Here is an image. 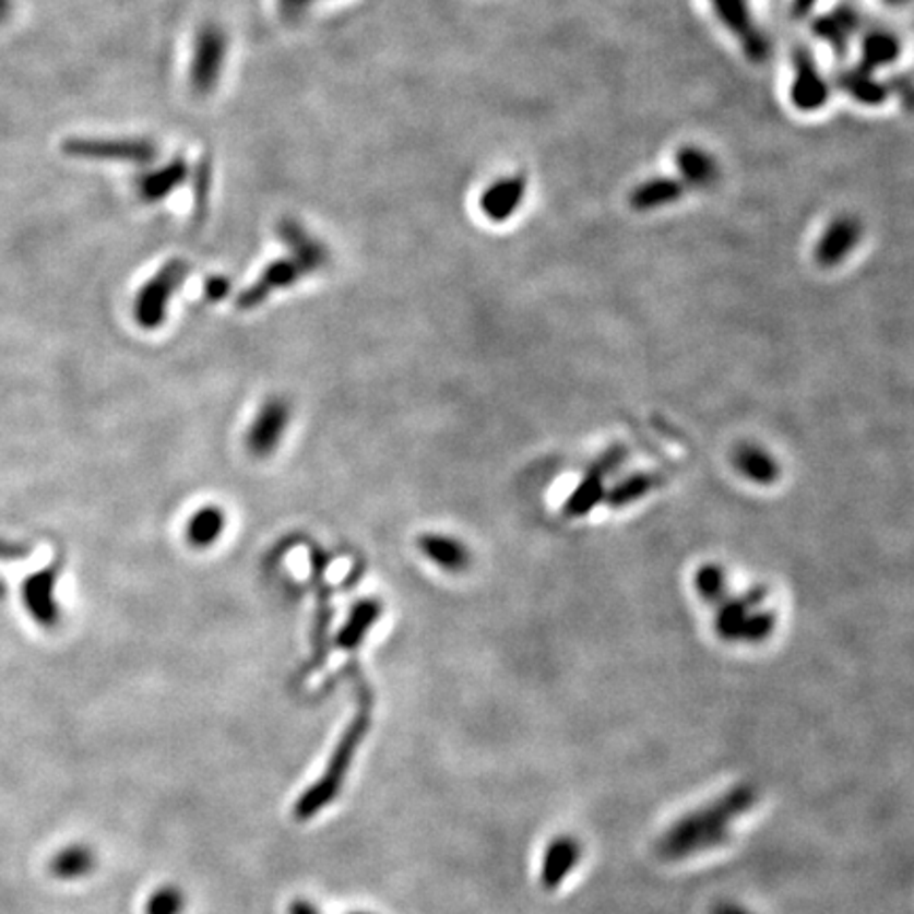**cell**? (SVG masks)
<instances>
[{"instance_id": "cell-1", "label": "cell", "mask_w": 914, "mask_h": 914, "mask_svg": "<svg viewBox=\"0 0 914 914\" xmlns=\"http://www.w3.org/2000/svg\"><path fill=\"white\" fill-rule=\"evenodd\" d=\"M758 790L751 783H739L726 790L708 805L686 812L674 821L656 841V855L665 862H679L724 845L733 826L758 805Z\"/></svg>"}, {"instance_id": "cell-2", "label": "cell", "mask_w": 914, "mask_h": 914, "mask_svg": "<svg viewBox=\"0 0 914 914\" xmlns=\"http://www.w3.org/2000/svg\"><path fill=\"white\" fill-rule=\"evenodd\" d=\"M352 679L356 684V692L360 697L363 710L358 713V717L349 724V728L345 731V735L341 737V744H339L335 753H333V758H331V762H329V769H327L324 778L320 779L316 785H311L305 792L304 796H301V800L297 803L295 812H297L299 819L313 817L316 812L324 809L337 796V792L341 790V785H343L345 773L349 771L352 758H354L358 745L363 741V737L367 735V726H369V720H371V711H369L372 701L371 690H369V684L365 681V677L360 676V674H354Z\"/></svg>"}, {"instance_id": "cell-3", "label": "cell", "mask_w": 914, "mask_h": 914, "mask_svg": "<svg viewBox=\"0 0 914 914\" xmlns=\"http://www.w3.org/2000/svg\"><path fill=\"white\" fill-rule=\"evenodd\" d=\"M717 22L735 36L751 64H764L773 54L771 36L758 26L751 0H710Z\"/></svg>"}, {"instance_id": "cell-4", "label": "cell", "mask_w": 914, "mask_h": 914, "mask_svg": "<svg viewBox=\"0 0 914 914\" xmlns=\"http://www.w3.org/2000/svg\"><path fill=\"white\" fill-rule=\"evenodd\" d=\"M62 153L70 159L151 164L157 157V144L149 138H83L74 135L62 142Z\"/></svg>"}, {"instance_id": "cell-5", "label": "cell", "mask_w": 914, "mask_h": 914, "mask_svg": "<svg viewBox=\"0 0 914 914\" xmlns=\"http://www.w3.org/2000/svg\"><path fill=\"white\" fill-rule=\"evenodd\" d=\"M189 271L191 265L187 261L171 259L140 288L134 301V318L142 329L153 331L164 324L169 301L187 280Z\"/></svg>"}, {"instance_id": "cell-6", "label": "cell", "mask_w": 914, "mask_h": 914, "mask_svg": "<svg viewBox=\"0 0 914 914\" xmlns=\"http://www.w3.org/2000/svg\"><path fill=\"white\" fill-rule=\"evenodd\" d=\"M762 600V593H751L739 602H724L715 618L717 636L726 642H764L775 629V616L756 612Z\"/></svg>"}, {"instance_id": "cell-7", "label": "cell", "mask_w": 914, "mask_h": 914, "mask_svg": "<svg viewBox=\"0 0 914 914\" xmlns=\"http://www.w3.org/2000/svg\"><path fill=\"white\" fill-rule=\"evenodd\" d=\"M227 51L229 40L221 26L205 24L200 28L191 60V85L200 96H207L216 90L223 76Z\"/></svg>"}, {"instance_id": "cell-8", "label": "cell", "mask_w": 914, "mask_h": 914, "mask_svg": "<svg viewBox=\"0 0 914 914\" xmlns=\"http://www.w3.org/2000/svg\"><path fill=\"white\" fill-rule=\"evenodd\" d=\"M830 100V81L821 72L815 56L807 47H796L792 54L790 102L800 112L821 110Z\"/></svg>"}, {"instance_id": "cell-9", "label": "cell", "mask_w": 914, "mask_h": 914, "mask_svg": "<svg viewBox=\"0 0 914 914\" xmlns=\"http://www.w3.org/2000/svg\"><path fill=\"white\" fill-rule=\"evenodd\" d=\"M288 424H290V405L280 396L265 401V405L261 406V411L257 413V417L252 419L246 432L248 453L259 460L270 458L284 439Z\"/></svg>"}, {"instance_id": "cell-10", "label": "cell", "mask_w": 914, "mask_h": 914, "mask_svg": "<svg viewBox=\"0 0 914 914\" xmlns=\"http://www.w3.org/2000/svg\"><path fill=\"white\" fill-rule=\"evenodd\" d=\"M58 580H60V563H54L28 575L22 584L24 606L34 620L45 629H54L62 616L60 604L56 600Z\"/></svg>"}, {"instance_id": "cell-11", "label": "cell", "mask_w": 914, "mask_h": 914, "mask_svg": "<svg viewBox=\"0 0 914 914\" xmlns=\"http://www.w3.org/2000/svg\"><path fill=\"white\" fill-rule=\"evenodd\" d=\"M862 31V15L851 4H839L826 13L815 15L811 33L836 56H845L853 38Z\"/></svg>"}, {"instance_id": "cell-12", "label": "cell", "mask_w": 914, "mask_h": 914, "mask_svg": "<svg viewBox=\"0 0 914 914\" xmlns=\"http://www.w3.org/2000/svg\"><path fill=\"white\" fill-rule=\"evenodd\" d=\"M859 239H862V223L851 214L836 216L823 229V234L815 246V261L821 268H836L853 252Z\"/></svg>"}, {"instance_id": "cell-13", "label": "cell", "mask_w": 914, "mask_h": 914, "mask_svg": "<svg viewBox=\"0 0 914 914\" xmlns=\"http://www.w3.org/2000/svg\"><path fill=\"white\" fill-rule=\"evenodd\" d=\"M527 195V176L510 174L491 182L480 195V212L491 223H507Z\"/></svg>"}, {"instance_id": "cell-14", "label": "cell", "mask_w": 914, "mask_h": 914, "mask_svg": "<svg viewBox=\"0 0 914 914\" xmlns=\"http://www.w3.org/2000/svg\"><path fill=\"white\" fill-rule=\"evenodd\" d=\"M305 273L304 268L295 261V259H280L273 261L271 265L265 268V271L259 275V280L254 284H250L239 297H237V307L239 309H254L263 304L271 293L280 290V288H288L293 284H297Z\"/></svg>"}, {"instance_id": "cell-15", "label": "cell", "mask_w": 914, "mask_h": 914, "mask_svg": "<svg viewBox=\"0 0 914 914\" xmlns=\"http://www.w3.org/2000/svg\"><path fill=\"white\" fill-rule=\"evenodd\" d=\"M277 236L288 248L290 259H295L305 273H316L329 265V250L322 241H318L305 227L293 218H282L277 225Z\"/></svg>"}, {"instance_id": "cell-16", "label": "cell", "mask_w": 914, "mask_h": 914, "mask_svg": "<svg viewBox=\"0 0 914 914\" xmlns=\"http://www.w3.org/2000/svg\"><path fill=\"white\" fill-rule=\"evenodd\" d=\"M582 859V845L574 836H557L546 846L542 857L541 882L546 891L559 889Z\"/></svg>"}, {"instance_id": "cell-17", "label": "cell", "mask_w": 914, "mask_h": 914, "mask_svg": "<svg viewBox=\"0 0 914 914\" xmlns=\"http://www.w3.org/2000/svg\"><path fill=\"white\" fill-rule=\"evenodd\" d=\"M836 87L855 104L870 106V108L882 106L891 98L887 81H882L875 70L862 67V64L841 68L836 72Z\"/></svg>"}, {"instance_id": "cell-18", "label": "cell", "mask_w": 914, "mask_h": 914, "mask_svg": "<svg viewBox=\"0 0 914 914\" xmlns=\"http://www.w3.org/2000/svg\"><path fill=\"white\" fill-rule=\"evenodd\" d=\"M676 168L679 174L677 178L686 185V189L705 191L715 187V182L720 180L717 159L711 155L710 151L697 144H686L677 149Z\"/></svg>"}, {"instance_id": "cell-19", "label": "cell", "mask_w": 914, "mask_h": 914, "mask_svg": "<svg viewBox=\"0 0 914 914\" xmlns=\"http://www.w3.org/2000/svg\"><path fill=\"white\" fill-rule=\"evenodd\" d=\"M311 568H313V586L318 595V616H316V629H313V661L324 663L329 645H327V631L331 620V606H329V584H327V568L329 557L320 548H311Z\"/></svg>"}, {"instance_id": "cell-20", "label": "cell", "mask_w": 914, "mask_h": 914, "mask_svg": "<svg viewBox=\"0 0 914 914\" xmlns=\"http://www.w3.org/2000/svg\"><path fill=\"white\" fill-rule=\"evenodd\" d=\"M620 462V451H612L602 462H597L582 483L575 487L572 498L566 502V514L570 517H584L589 514L597 502L604 498V476L614 471V466Z\"/></svg>"}, {"instance_id": "cell-21", "label": "cell", "mask_w": 914, "mask_h": 914, "mask_svg": "<svg viewBox=\"0 0 914 914\" xmlns=\"http://www.w3.org/2000/svg\"><path fill=\"white\" fill-rule=\"evenodd\" d=\"M686 191L688 189L679 178L654 176V178L643 180L631 191L629 205L636 212H652V210H661V207L679 202Z\"/></svg>"}, {"instance_id": "cell-22", "label": "cell", "mask_w": 914, "mask_h": 914, "mask_svg": "<svg viewBox=\"0 0 914 914\" xmlns=\"http://www.w3.org/2000/svg\"><path fill=\"white\" fill-rule=\"evenodd\" d=\"M419 550L444 572H464L471 568V550L462 541L444 534H424L417 538Z\"/></svg>"}, {"instance_id": "cell-23", "label": "cell", "mask_w": 914, "mask_h": 914, "mask_svg": "<svg viewBox=\"0 0 914 914\" xmlns=\"http://www.w3.org/2000/svg\"><path fill=\"white\" fill-rule=\"evenodd\" d=\"M189 178V164L182 157H176L162 168L146 171L138 180V193L144 202L157 203L169 198L178 187Z\"/></svg>"}, {"instance_id": "cell-24", "label": "cell", "mask_w": 914, "mask_h": 914, "mask_svg": "<svg viewBox=\"0 0 914 914\" xmlns=\"http://www.w3.org/2000/svg\"><path fill=\"white\" fill-rule=\"evenodd\" d=\"M902 56V40L893 31L870 28L862 33L859 40V64L879 72L893 67Z\"/></svg>"}, {"instance_id": "cell-25", "label": "cell", "mask_w": 914, "mask_h": 914, "mask_svg": "<svg viewBox=\"0 0 914 914\" xmlns=\"http://www.w3.org/2000/svg\"><path fill=\"white\" fill-rule=\"evenodd\" d=\"M379 616H381V604L377 600L358 602L349 612L343 629L339 631V648L354 652L367 638V633L371 631L372 625L379 620Z\"/></svg>"}, {"instance_id": "cell-26", "label": "cell", "mask_w": 914, "mask_h": 914, "mask_svg": "<svg viewBox=\"0 0 914 914\" xmlns=\"http://www.w3.org/2000/svg\"><path fill=\"white\" fill-rule=\"evenodd\" d=\"M225 525H227V517L223 508H200L187 525V541L195 548H210L223 536Z\"/></svg>"}, {"instance_id": "cell-27", "label": "cell", "mask_w": 914, "mask_h": 914, "mask_svg": "<svg viewBox=\"0 0 914 914\" xmlns=\"http://www.w3.org/2000/svg\"><path fill=\"white\" fill-rule=\"evenodd\" d=\"M96 868V853L87 845H70L62 848L54 862L51 873L62 880H74L90 875Z\"/></svg>"}, {"instance_id": "cell-28", "label": "cell", "mask_w": 914, "mask_h": 914, "mask_svg": "<svg viewBox=\"0 0 914 914\" xmlns=\"http://www.w3.org/2000/svg\"><path fill=\"white\" fill-rule=\"evenodd\" d=\"M737 466L747 478L756 483H771L778 476V464L758 447L739 449Z\"/></svg>"}, {"instance_id": "cell-29", "label": "cell", "mask_w": 914, "mask_h": 914, "mask_svg": "<svg viewBox=\"0 0 914 914\" xmlns=\"http://www.w3.org/2000/svg\"><path fill=\"white\" fill-rule=\"evenodd\" d=\"M182 909H185V895H182V891L178 887H174V885H166V887L157 889L149 898V902L144 906V913L180 914L182 913Z\"/></svg>"}, {"instance_id": "cell-30", "label": "cell", "mask_w": 914, "mask_h": 914, "mask_svg": "<svg viewBox=\"0 0 914 914\" xmlns=\"http://www.w3.org/2000/svg\"><path fill=\"white\" fill-rule=\"evenodd\" d=\"M697 589L703 600L720 604L724 600V574L717 568H703L697 575Z\"/></svg>"}, {"instance_id": "cell-31", "label": "cell", "mask_w": 914, "mask_h": 914, "mask_svg": "<svg viewBox=\"0 0 914 914\" xmlns=\"http://www.w3.org/2000/svg\"><path fill=\"white\" fill-rule=\"evenodd\" d=\"M210 187H212V164L207 157H203L195 169V216L200 221L205 218V212H207Z\"/></svg>"}, {"instance_id": "cell-32", "label": "cell", "mask_w": 914, "mask_h": 914, "mask_svg": "<svg viewBox=\"0 0 914 914\" xmlns=\"http://www.w3.org/2000/svg\"><path fill=\"white\" fill-rule=\"evenodd\" d=\"M654 485V478H648V476H640V478H633V480H629V483H622L614 494H612V498H609V502L612 505H627V502H631V500H636V498H640L643 494H648V489Z\"/></svg>"}, {"instance_id": "cell-33", "label": "cell", "mask_w": 914, "mask_h": 914, "mask_svg": "<svg viewBox=\"0 0 914 914\" xmlns=\"http://www.w3.org/2000/svg\"><path fill=\"white\" fill-rule=\"evenodd\" d=\"M889 85V94H893L898 102L914 112V79L909 74H893L887 79Z\"/></svg>"}, {"instance_id": "cell-34", "label": "cell", "mask_w": 914, "mask_h": 914, "mask_svg": "<svg viewBox=\"0 0 914 914\" xmlns=\"http://www.w3.org/2000/svg\"><path fill=\"white\" fill-rule=\"evenodd\" d=\"M229 288H232V284H229V280H227V277H223V275H212V277H207V282H205V286H203L205 297H207L210 301H221V299H225V297L229 295Z\"/></svg>"}, {"instance_id": "cell-35", "label": "cell", "mask_w": 914, "mask_h": 914, "mask_svg": "<svg viewBox=\"0 0 914 914\" xmlns=\"http://www.w3.org/2000/svg\"><path fill=\"white\" fill-rule=\"evenodd\" d=\"M277 2H280V11H282L284 20L293 22V20L301 17L316 0H277Z\"/></svg>"}, {"instance_id": "cell-36", "label": "cell", "mask_w": 914, "mask_h": 914, "mask_svg": "<svg viewBox=\"0 0 914 914\" xmlns=\"http://www.w3.org/2000/svg\"><path fill=\"white\" fill-rule=\"evenodd\" d=\"M819 0H792V17L794 20H805L809 17Z\"/></svg>"}, {"instance_id": "cell-37", "label": "cell", "mask_w": 914, "mask_h": 914, "mask_svg": "<svg viewBox=\"0 0 914 914\" xmlns=\"http://www.w3.org/2000/svg\"><path fill=\"white\" fill-rule=\"evenodd\" d=\"M710 914H756L751 913L749 909H745L741 904H735V902H717L713 909H711Z\"/></svg>"}, {"instance_id": "cell-38", "label": "cell", "mask_w": 914, "mask_h": 914, "mask_svg": "<svg viewBox=\"0 0 914 914\" xmlns=\"http://www.w3.org/2000/svg\"><path fill=\"white\" fill-rule=\"evenodd\" d=\"M28 553L26 546H17V544H9V542H0V559H11V557H24Z\"/></svg>"}, {"instance_id": "cell-39", "label": "cell", "mask_w": 914, "mask_h": 914, "mask_svg": "<svg viewBox=\"0 0 914 914\" xmlns=\"http://www.w3.org/2000/svg\"><path fill=\"white\" fill-rule=\"evenodd\" d=\"M290 914H320L318 909L305 900H297L290 904Z\"/></svg>"}, {"instance_id": "cell-40", "label": "cell", "mask_w": 914, "mask_h": 914, "mask_svg": "<svg viewBox=\"0 0 914 914\" xmlns=\"http://www.w3.org/2000/svg\"><path fill=\"white\" fill-rule=\"evenodd\" d=\"M13 13V0H0V24H4Z\"/></svg>"}, {"instance_id": "cell-41", "label": "cell", "mask_w": 914, "mask_h": 914, "mask_svg": "<svg viewBox=\"0 0 914 914\" xmlns=\"http://www.w3.org/2000/svg\"><path fill=\"white\" fill-rule=\"evenodd\" d=\"M885 4H889V7H902V4H906L909 0H882Z\"/></svg>"}, {"instance_id": "cell-42", "label": "cell", "mask_w": 914, "mask_h": 914, "mask_svg": "<svg viewBox=\"0 0 914 914\" xmlns=\"http://www.w3.org/2000/svg\"><path fill=\"white\" fill-rule=\"evenodd\" d=\"M352 914H367V913H352Z\"/></svg>"}]
</instances>
